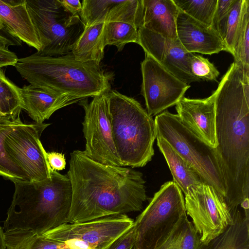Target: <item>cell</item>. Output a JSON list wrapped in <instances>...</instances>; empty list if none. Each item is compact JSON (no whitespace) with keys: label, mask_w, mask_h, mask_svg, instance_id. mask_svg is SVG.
I'll return each mask as SVG.
<instances>
[{"label":"cell","mask_w":249,"mask_h":249,"mask_svg":"<svg viewBox=\"0 0 249 249\" xmlns=\"http://www.w3.org/2000/svg\"><path fill=\"white\" fill-rule=\"evenodd\" d=\"M184 202L186 213L202 244L221 233L233 222L224 199L211 185L203 183L189 187Z\"/></svg>","instance_id":"11"},{"label":"cell","mask_w":249,"mask_h":249,"mask_svg":"<svg viewBox=\"0 0 249 249\" xmlns=\"http://www.w3.org/2000/svg\"><path fill=\"white\" fill-rule=\"evenodd\" d=\"M3 28H4V25H3L1 20H0V30L3 29Z\"/></svg>","instance_id":"40"},{"label":"cell","mask_w":249,"mask_h":249,"mask_svg":"<svg viewBox=\"0 0 249 249\" xmlns=\"http://www.w3.org/2000/svg\"><path fill=\"white\" fill-rule=\"evenodd\" d=\"M17 45L15 42L11 41V39L8 38L7 37L3 36V35L0 34V45L8 47L10 45Z\"/></svg>","instance_id":"38"},{"label":"cell","mask_w":249,"mask_h":249,"mask_svg":"<svg viewBox=\"0 0 249 249\" xmlns=\"http://www.w3.org/2000/svg\"><path fill=\"white\" fill-rule=\"evenodd\" d=\"M10 121L0 122V176L13 182L30 181L25 174L7 158L2 145V131L5 123Z\"/></svg>","instance_id":"31"},{"label":"cell","mask_w":249,"mask_h":249,"mask_svg":"<svg viewBox=\"0 0 249 249\" xmlns=\"http://www.w3.org/2000/svg\"><path fill=\"white\" fill-rule=\"evenodd\" d=\"M244 0H234L230 9L224 41L227 51L232 55L241 24Z\"/></svg>","instance_id":"30"},{"label":"cell","mask_w":249,"mask_h":249,"mask_svg":"<svg viewBox=\"0 0 249 249\" xmlns=\"http://www.w3.org/2000/svg\"><path fill=\"white\" fill-rule=\"evenodd\" d=\"M178 38L188 52L211 55L227 51L223 39L213 28L179 9L176 21Z\"/></svg>","instance_id":"17"},{"label":"cell","mask_w":249,"mask_h":249,"mask_svg":"<svg viewBox=\"0 0 249 249\" xmlns=\"http://www.w3.org/2000/svg\"><path fill=\"white\" fill-rule=\"evenodd\" d=\"M67 176L72 196L68 223L140 211L147 199L142 174L95 161L83 151L70 154Z\"/></svg>","instance_id":"2"},{"label":"cell","mask_w":249,"mask_h":249,"mask_svg":"<svg viewBox=\"0 0 249 249\" xmlns=\"http://www.w3.org/2000/svg\"><path fill=\"white\" fill-rule=\"evenodd\" d=\"M157 145L164 157L173 178V181L186 194L189 187L202 184L196 171L161 137L157 136Z\"/></svg>","instance_id":"22"},{"label":"cell","mask_w":249,"mask_h":249,"mask_svg":"<svg viewBox=\"0 0 249 249\" xmlns=\"http://www.w3.org/2000/svg\"><path fill=\"white\" fill-rule=\"evenodd\" d=\"M115 148L123 167H143L154 154L155 120L134 98L114 90L107 93Z\"/></svg>","instance_id":"5"},{"label":"cell","mask_w":249,"mask_h":249,"mask_svg":"<svg viewBox=\"0 0 249 249\" xmlns=\"http://www.w3.org/2000/svg\"><path fill=\"white\" fill-rule=\"evenodd\" d=\"M234 0H217L211 27L224 39L229 12Z\"/></svg>","instance_id":"33"},{"label":"cell","mask_w":249,"mask_h":249,"mask_svg":"<svg viewBox=\"0 0 249 249\" xmlns=\"http://www.w3.org/2000/svg\"><path fill=\"white\" fill-rule=\"evenodd\" d=\"M0 249H7L4 231L3 228L0 226Z\"/></svg>","instance_id":"39"},{"label":"cell","mask_w":249,"mask_h":249,"mask_svg":"<svg viewBox=\"0 0 249 249\" xmlns=\"http://www.w3.org/2000/svg\"><path fill=\"white\" fill-rule=\"evenodd\" d=\"M49 124L8 122L2 131V145L7 159L20 168L30 181L50 178L53 170L40 136Z\"/></svg>","instance_id":"9"},{"label":"cell","mask_w":249,"mask_h":249,"mask_svg":"<svg viewBox=\"0 0 249 249\" xmlns=\"http://www.w3.org/2000/svg\"><path fill=\"white\" fill-rule=\"evenodd\" d=\"M136 233L134 225L114 240L106 249H135Z\"/></svg>","instance_id":"34"},{"label":"cell","mask_w":249,"mask_h":249,"mask_svg":"<svg viewBox=\"0 0 249 249\" xmlns=\"http://www.w3.org/2000/svg\"><path fill=\"white\" fill-rule=\"evenodd\" d=\"M178 8L197 21L211 27L217 0H173Z\"/></svg>","instance_id":"29"},{"label":"cell","mask_w":249,"mask_h":249,"mask_svg":"<svg viewBox=\"0 0 249 249\" xmlns=\"http://www.w3.org/2000/svg\"><path fill=\"white\" fill-rule=\"evenodd\" d=\"M13 182L15 191L4 232L25 230L42 235L68 223L72 191L67 175L53 170L50 178L42 180Z\"/></svg>","instance_id":"3"},{"label":"cell","mask_w":249,"mask_h":249,"mask_svg":"<svg viewBox=\"0 0 249 249\" xmlns=\"http://www.w3.org/2000/svg\"><path fill=\"white\" fill-rule=\"evenodd\" d=\"M79 14L85 26L96 22H122L139 29L142 26L143 0H83Z\"/></svg>","instance_id":"15"},{"label":"cell","mask_w":249,"mask_h":249,"mask_svg":"<svg viewBox=\"0 0 249 249\" xmlns=\"http://www.w3.org/2000/svg\"><path fill=\"white\" fill-rule=\"evenodd\" d=\"M20 95L22 109L37 124L43 123L57 110L83 100L31 85L20 88Z\"/></svg>","instance_id":"18"},{"label":"cell","mask_w":249,"mask_h":249,"mask_svg":"<svg viewBox=\"0 0 249 249\" xmlns=\"http://www.w3.org/2000/svg\"><path fill=\"white\" fill-rule=\"evenodd\" d=\"M215 148L230 211H249V76L234 62L215 90Z\"/></svg>","instance_id":"1"},{"label":"cell","mask_w":249,"mask_h":249,"mask_svg":"<svg viewBox=\"0 0 249 249\" xmlns=\"http://www.w3.org/2000/svg\"><path fill=\"white\" fill-rule=\"evenodd\" d=\"M233 56L234 62L249 76V0H244L241 24Z\"/></svg>","instance_id":"28"},{"label":"cell","mask_w":249,"mask_h":249,"mask_svg":"<svg viewBox=\"0 0 249 249\" xmlns=\"http://www.w3.org/2000/svg\"><path fill=\"white\" fill-rule=\"evenodd\" d=\"M7 121H5V120H2V119H0V122H6Z\"/></svg>","instance_id":"41"},{"label":"cell","mask_w":249,"mask_h":249,"mask_svg":"<svg viewBox=\"0 0 249 249\" xmlns=\"http://www.w3.org/2000/svg\"><path fill=\"white\" fill-rule=\"evenodd\" d=\"M216 91L204 99L182 97L176 105L181 124L211 146L217 145L215 134Z\"/></svg>","instance_id":"16"},{"label":"cell","mask_w":249,"mask_h":249,"mask_svg":"<svg viewBox=\"0 0 249 249\" xmlns=\"http://www.w3.org/2000/svg\"><path fill=\"white\" fill-rule=\"evenodd\" d=\"M157 136L168 143L225 200L226 186L215 148L205 142L180 122L177 114L164 111L156 115Z\"/></svg>","instance_id":"6"},{"label":"cell","mask_w":249,"mask_h":249,"mask_svg":"<svg viewBox=\"0 0 249 249\" xmlns=\"http://www.w3.org/2000/svg\"><path fill=\"white\" fill-rule=\"evenodd\" d=\"M64 9L72 15H79L82 10V4L79 0H58Z\"/></svg>","instance_id":"37"},{"label":"cell","mask_w":249,"mask_h":249,"mask_svg":"<svg viewBox=\"0 0 249 249\" xmlns=\"http://www.w3.org/2000/svg\"><path fill=\"white\" fill-rule=\"evenodd\" d=\"M18 58L16 53L7 47L0 45V69L9 66H14Z\"/></svg>","instance_id":"36"},{"label":"cell","mask_w":249,"mask_h":249,"mask_svg":"<svg viewBox=\"0 0 249 249\" xmlns=\"http://www.w3.org/2000/svg\"><path fill=\"white\" fill-rule=\"evenodd\" d=\"M141 94L148 114L153 116L176 105L190 87L145 54L141 63Z\"/></svg>","instance_id":"13"},{"label":"cell","mask_w":249,"mask_h":249,"mask_svg":"<svg viewBox=\"0 0 249 249\" xmlns=\"http://www.w3.org/2000/svg\"><path fill=\"white\" fill-rule=\"evenodd\" d=\"M21 109L20 88L6 77L0 69V119L21 122L19 114Z\"/></svg>","instance_id":"25"},{"label":"cell","mask_w":249,"mask_h":249,"mask_svg":"<svg viewBox=\"0 0 249 249\" xmlns=\"http://www.w3.org/2000/svg\"><path fill=\"white\" fill-rule=\"evenodd\" d=\"M233 222L221 233L198 249H249V212L235 208Z\"/></svg>","instance_id":"21"},{"label":"cell","mask_w":249,"mask_h":249,"mask_svg":"<svg viewBox=\"0 0 249 249\" xmlns=\"http://www.w3.org/2000/svg\"><path fill=\"white\" fill-rule=\"evenodd\" d=\"M41 47L37 53L58 56L71 53L85 25L79 15L67 12L58 0H26Z\"/></svg>","instance_id":"8"},{"label":"cell","mask_w":249,"mask_h":249,"mask_svg":"<svg viewBox=\"0 0 249 249\" xmlns=\"http://www.w3.org/2000/svg\"><path fill=\"white\" fill-rule=\"evenodd\" d=\"M137 44L145 54L187 85L200 80L192 74L190 61L193 53L188 52L177 38L170 39L143 27L138 29Z\"/></svg>","instance_id":"14"},{"label":"cell","mask_w":249,"mask_h":249,"mask_svg":"<svg viewBox=\"0 0 249 249\" xmlns=\"http://www.w3.org/2000/svg\"><path fill=\"white\" fill-rule=\"evenodd\" d=\"M0 20L12 36L34 48L36 52L40 51L41 45L26 0H0Z\"/></svg>","instance_id":"19"},{"label":"cell","mask_w":249,"mask_h":249,"mask_svg":"<svg viewBox=\"0 0 249 249\" xmlns=\"http://www.w3.org/2000/svg\"><path fill=\"white\" fill-rule=\"evenodd\" d=\"M187 215L182 192L173 181L164 183L137 216L135 249H156Z\"/></svg>","instance_id":"7"},{"label":"cell","mask_w":249,"mask_h":249,"mask_svg":"<svg viewBox=\"0 0 249 249\" xmlns=\"http://www.w3.org/2000/svg\"><path fill=\"white\" fill-rule=\"evenodd\" d=\"M47 158L51 169L61 171L65 168L66 161L64 155L58 152H47Z\"/></svg>","instance_id":"35"},{"label":"cell","mask_w":249,"mask_h":249,"mask_svg":"<svg viewBox=\"0 0 249 249\" xmlns=\"http://www.w3.org/2000/svg\"><path fill=\"white\" fill-rule=\"evenodd\" d=\"M190 69L196 78L206 81H217L219 72L207 58L194 54L190 61Z\"/></svg>","instance_id":"32"},{"label":"cell","mask_w":249,"mask_h":249,"mask_svg":"<svg viewBox=\"0 0 249 249\" xmlns=\"http://www.w3.org/2000/svg\"><path fill=\"white\" fill-rule=\"evenodd\" d=\"M200 244L199 235L186 216L156 249H198Z\"/></svg>","instance_id":"26"},{"label":"cell","mask_w":249,"mask_h":249,"mask_svg":"<svg viewBox=\"0 0 249 249\" xmlns=\"http://www.w3.org/2000/svg\"><path fill=\"white\" fill-rule=\"evenodd\" d=\"M134 223L125 214H113L89 221L65 223L42 235L66 243L75 249H106Z\"/></svg>","instance_id":"10"},{"label":"cell","mask_w":249,"mask_h":249,"mask_svg":"<svg viewBox=\"0 0 249 249\" xmlns=\"http://www.w3.org/2000/svg\"><path fill=\"white\" fill-rule=\"evenodd\" d=\"M104 25L105 22H100L85 26L71 51L76 60L100 65L104 58L105 47L103 38Z\"/></svg>","instance_id":"23"},{"label":"cell","mask_w":249,"mask_h":249,"mask_svg":"<svg viewBox=\"0 0 249 249\" xmlns=\"http://www.w3.org/2000/svg\"><path fill=\"white\" fill-rule=\"evenodd\" d=\"M178 11L173 0H143L142 27L164 37L176 38Z\"/></svg>","instance_id":"20"},{"label":"cell","mask_w":249,"mask_h":249,"mask_svg":"<svg viewBox=\"0 0 249 249\" xmlns=\"http://www.w3.org/2000/svg\"><path fill=\"white\" fill-rule=\"evenodd\" d=\"M15 67L34 87L83 100L110 90L111 74L95 63L76 60L71 52L58 56L35 53L18 58Z\"/></svg>","instance_id":"4"},{"label":"cell","mask_w":249,"mask_h":249,"mask_svg":"<svg viewBox=\"0 0 249 249\" xmlns=\"http://www.w3.org/2000/svg\"><path fill=\"white\" fill-rule=\"evenodd\" d=\"M107 93L80 102L85 111L82 123L86 155L108 165L123 166L114 142Z\"/></svg>","instance_id":"12"},{"label":"cell","mask_w":249,"mask_h":249,"mask_svg":"<svg viewBox=\"0 0 249 249\" xmlns=\"http://www.w3.org/2000/svg\"><path fill=\"white\" fill-rule=\"evenodd\" d=\"M7 249H75L69 244L39 235L31 231L4 232Z\"/></svg>","instance_id":"24"},{"label":"cell","mask_w":249,"mask_h":249,"mask_svg":"<svg viewBox=\"0 0 249 249\" xmlns=\"http://www.w3.org/2000/svg\"><path fill=\"white\" fill-rule=\"evenodd\" d=\"M103 38L105 47L107 45H114L120 52L126 44L137 43L138 29L127 23L107 22L105 23L104 27Z\"/></svg>","instance_id":"27"}]
</instances>
